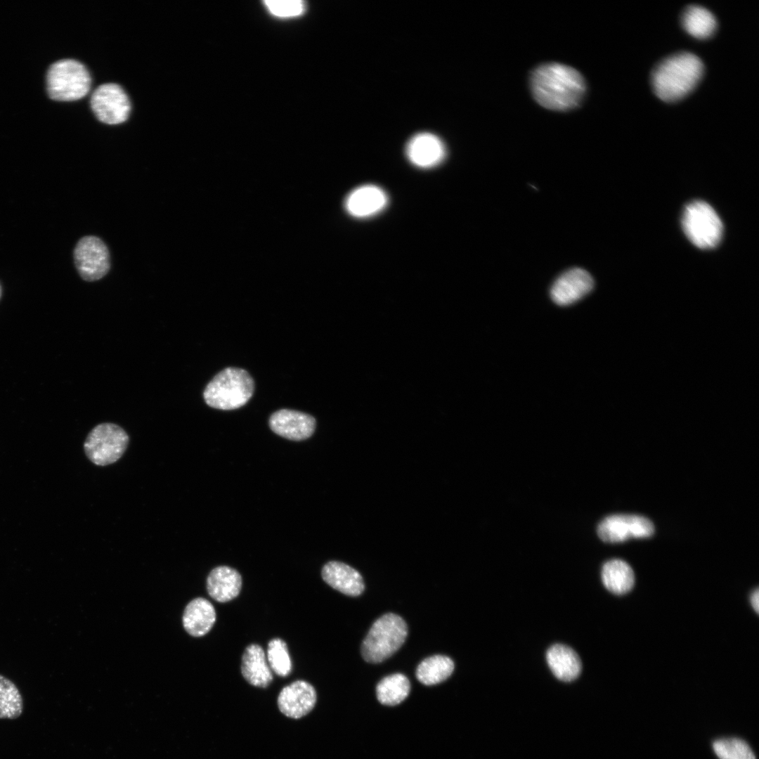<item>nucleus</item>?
Instances as JSON below:
<instances>
[{
  "label": "nucleus",
  "mask_w": 759,
  "mask_h": 759,
  "mask_svg": "<svg viewBox=\"0 0 759 759\" xmlns=\"http://www.w3.org/2000/svg\"><path fill=\"white\" fill-rule=\"evenodd\" d=\"M533 98L541 106L554 111H567L580 105L586 92V83L576 69L558 63H544L530 76Z\"/></svg>",
  "instance_id": "f257e3e1"
},
{
  "label": "nucleus",
  "mask_w": 759,
  "mask_h": 759,
  "mask_svg": "<svg viewBox=\"0 0 759 759\" xmlns=\"http://www.w3.org/2000/svg\"><path fill=\"white\" fill-rule=\"evenodd\" d=\"M703 73V65L699 57L689 52H680L657 64L651 73V86L660 99L674 102L691 93Z\"/></svg>",
  "instance_id": "f03ea898"
},
{
  "label": "nucleus",
  "mask_w": 759,
  "mask_h": 759,
  "mask_svg": "<svg viewBox=\"0 0 759 759\" xmlns=\"http://www.w3.org/2000/svg\"><path fill=\"white\" fill-rule=\"evenodd\" d=\"M254 389V380L245 370L230 367L219 372L208 383L203 397L209 406L230 410L246 404Z\"/></svg>",
  "instance_id": "7ed1b4c3"
},
{
  "label": "nucleus",
  "mask_w": 759,
  "mask_h": 759,
  "mask_svg": "<svg viewBox=\"0 0 759 759\" xmlns=\"http://www.w3.org/2000/svg\"><path fill=\"white\" fill-rule=\"evenodd\" d=\"M93 86L91 73L77 60L61 59L53 63L47 71L46 89L53 100H79L86 96Z\"/></svg>",
  "instance_id": "20e7f679"
},
{
  "label": "nucleus",
  "mask_w": 759,
  "mask_h": 759,
  "mask_svg": "<svg viewBox=\"0 0 759 759\" xmlns=\"http://www.w3.org/2000/svg\"><path fill=\"white\" fill-rule=\"evenodd\" d=\"M408 626L398 615L387 613L372 625L361 644L363 659L372 663L382 662L392 656L404 643Z\"/></svg>",
  "instance_id": "39448f33"
},
{
  "label": "nucleus",
  "mask_w": 759,
  "mask_h": 759,
  "mask_svg": "<svg viewBox=\"0 0 759 759\" xmlns=\"http://www.w3.org/2000/svg\"><path fill=\"white\" fill-rule=\"evenodd\" d=\"M683 231L688 239L701 249L713 248L722 236L720 218L708 203L696 200L688 204L682 217Z\"/></svg>",
  "instance_id": "423d86ee"
},
{
  "label": "nucleus",
  "mask_w": 759,
  "mask_h": 759,
  "mask_svg": "<svg viewBox=\"0 0 759 759\" xmlns=\"http://www.w3.org/2000/svg\"><path fill=\"white\" fill-rule=\"evenodd\" d=\"M89 107L98 122L110 126L127 122L132 110L129 94L116 82L102 83L96 86L89 98Z\"/></svg>",
  "instance_id": "0eeeda50"
},
{
  "label": "nucleus",
  "mask_w": 759,
  "mask_h": 759,
  "mask_svg": "<svg viewBox=\"0 0 759 759\" xmlns=\"http://www.w3.org/2000/svg\"><path fill=\"white\" fill-rule=\"evenodd\" d=\"M127 433L117 424L105 422L96 425L87 435L84 449L96 465L105 466L117 461L129 444Z\"/></svg>",
  "instance_id": "6e6552de"
},
{
  "label": "nucleus",
  "mask_w": 759,
  "mask_h": 759,
  "mask_svg": "<svg viewBox=\"0 0 759 759\" xmlns=\"http://www.w3.org/2000/svg\"><path fill=\"white\" fill-rule=\"evenodd\" d=\"M73 258L80 277L89 282L103 278L110 269V255L105 243L98 237L86 235L77 242Z\"/></svg>",
  "instance_id": "1a4fd4ad"
},
{
  "label": "nucleus",
  "mask_w": 759,
  "mask_h": 759,
  "mask_svg": "<svg viewBox=\"0 0 759 759\" xmlns=\"http://www.w3.org/2000/svg\"><path fill=\"white\" fill-rule=\"evenodd\" d=\"M654 527L648 519L634 514H614L604 518L597 526L599 537L606 543H620L630 538H647Z\"/></svg>",
  "instance_id": "9d476101"
},
{
  "label": "nucleus",
  "mask_w": 759,
  "mask_h": 759,
  "mask_svg": "<svg viewBox=\"0 0 759 759\" xmlns=\"http://www.w3.org/2000/svg\"><path fill=\"white\" fill-rule=\"evenodd\" d=\"M317 694L309 682L299 680L284 687L280 692L277 704L279 711L286 717L299 719L309 714L315 707Z\"/></svg>",
  "instance_id": "9b49d317"
},
{
  "label": "nucleus",
  "mask_w": 759,
  "mask_h": 759,
  "mask_svg": "<svg viewBox=\"0 0 759 759\" xmlns=\"http://www.w3.org/2000/svg\"><path fill=\"white\" fill-rule=\"evenodd\" d=\"M593 287L591 275L583 268H573L557 278L552 285L550 295L555 304L568 306L582 299Z\"/></svg>",
  "instance_id": "f8f14e48"
},
{
  "label": "nucleus",
  "mask_w": 759,
  "mask_h": 759,
  "mask_svg": "<svg viewBox=\"0 0 759 759\" xmlns=\"http://www.w3.org/2000/svg\"><path fill=\"white\" fill-rule=\"evenodd\" d=\"M269 426L274 433L280 436L292 441H301L313 434L316 420L302 412L281 409L271 415Z\"/></svg>",
  "instance_id": "ddd939ff"
},
{
  "label": "nucleus",
  "mask_w": 759,
  "mask_h": 759,
  "mask_svg": "<svg viewBox=\"0 0 759 759\" xmlns=\"http://www.w3.org/2000/svg\"><path fill=\"white\" fill-rule=\"evenodd\" d=\"M445 153L442 141L429 133L414 136L406 147V154L410 161L421 168H429L438 164L443 159Z\"/></svg>",
  "instance_id": "4468645a"
},
{
  "label": "nucleus",
  "mask_w": 759,
  "mask_h": 759,
  "mask_svg": "<svg viewBox=\"0 0 759 759\" xmlns=\"http://www.w3.org/2000/svg\"><path fill=\"white\" fill-rule=\"evenodd\" d=\"M321 576L330 586L349 596H358L365 588L360 573L341 562L330 561L326 563L322 569Z\"/></svg>",
  "instance_id": "2eb2a0df"
},
{
  "label": "nucleus",
  "mask_w": 759,
  "mask_h": 759,
  "mask_svg": "<svg viewBox=\"0 0 759 759\" xmlns=\"http://www.w3.org/2000/svg\"><path fill=\"white\" fill-rule=\"evenodd\" d=\"M387 203V196L382 188L374 185H365L349 194L345 207L351 216L365 218L379 212Z\"/></svg>",
  "instance_id": "dca6fc26"
},
{
  "label": "nucleus",
  "mask_w": 759,
  "mask_h": 759,
  "mask_svg": "<svg viewBox=\"0 0 759 759\" xmlns=\"http://www.w3.org/2000/svg\"><path fill=\"white\" fill-rule=\"evenodd\" d=\"M241 588L242 577L240 573L227 566L213 569L207 579L208 594L219 602L233 599L239 595Z\"/></svg>",
  "instance_id": "f3484780"
},
{
  "label": "nucleus",
  "mask_w": 759,
  "mask_h": 759,
  "mask_svg": "<svg viewBox=\"0 0 759 759\" xmlns=\"http://www.w3.org/2000/svg\"><path fill=\"white\" fill-rule=\"evenodd\" d=\"M241 673L245 680L252 686L265 688L273 680V673L261 646L248 645L242 654Z\"/></svg>",
  "instance_id": "a211bd4d"
},
{
  "label": "nucleus",
  "mask_w": 759,
  "mask_h": 759,
  "mask_svg": "<svg viewBox=\"0 0 759 759\" xmlns=\"http://www.w3.org/2000/svg\"><path fill=\"white\" fill-rule=\"evenodd\" d=\"M216 621V611L213 604L203 597L191 600L186 606L182 622L186 631L193 637L206 635L213 627Z\"/></svg>",
  "instance_id": "6ab92c4d"
},
{
  "label": "nucleus",
  "mask_w": 759,
  "mask_h": 759,
  "mask_svg": "<svg viewBox=\"0 0 759 759\" xmlns=\"http://www.w3.org/2000/svg\"><path fill=\"white\" fill-rule=\"evenodd\" d=\"M546 660L552 673L562 681H572L580 673L581 662L578 655L566 645H552L547 651Z\"/></svg>",
  "instance_id": "aec40b11"
},
{
  "label": "nucleus",
  "mask_w": 759,
  "mask_h": 759,
  "mask_svg": "<svg viewBox=\"0 0 759 759\" xmlns=\"http://www.w3.org/2000/svg\"><path fill=\"white\" fill-rule=\"evenodd\" d=\"M602 580L608 590L616 595H623L632 588L635 576L628 563L621 559H614L603 565Z\"/></svg>",
  "instance_id": "412c9836"
},
{
  "label": "nucleus",
  "mask_w": 759,
  "mask_h": 759,
  "mask_svg": "<svg viewBox=\"0 0 759 759\" xmlns=\"http://www.w3.org/2000/svg\"><path fill=\"white\" fill-rule=\"evenodd\" d=\"M681 22L687 33L699 39L711 37L717 27L714 15L705 8L696 5L685 8L682 14Z\"/></svg>",
  "instance_id": "4be33fe9"
},
{
  "label": "nucleus",
  "mask_w": 759,
  "mask_h": 759,
  "mask_svg": "<svg viewBox=\"0 0 759 759\" xmlns=\"http://www.w3.org/2000/svg\"><path fill=\"white\" fill-rule=\"evenodd\" d=\"M454 670L453 660L444 655L424 659L417 667L416 677L424 685H434L448 679Z\"/></svg>",
  "instance_id": "5701e85b"
},
{
  "label": "nucleus",
  "mask_w": 759,
  "mask_h": 759,
  "mask_svg": "<svg viewBox=\"0 0 759 759\" xmlns=\"http://www.w3.org/2000/svg\"><path fill=\"white\" fill-rule=\"evenodd\" d=\"M410 690L409 680L401 673L384 677L376 687L378 701L386 706H395L401 703L408 696Z\"/></svg>",
  "instance_id": "b1692460"
},
{
  "label": "nucleus",
  "mask_w": 759,
  "mask_h": 759,
  "mask_svg": "<svg viewBox=\"0 0 759 759\" xmlns=\"http://www.w3.org/2000/svg\"><path fill=\"white\" fill-rule=\"evenodd\" d=\"M23 711L22 696L15 683L0 674V719L14 720Z\"/></svg>",
  "instance_id": "393cba45"
},
{
  "label": "nucleus",
  "mask_w": 759,
  "mask_h": 759,
  "mask_svg": "<svg viewBox=\"0 0 759 759\" xmlns=\"http://www.w3.org/2000/svg\"><path fill=\"white\" fill-rule=\"evenodd\" d=\"M267 661L271 670L280 677L287 676L292 671V662L286 643L280 638L269 641Z\"/></svg>",
  "instance_id": "a878e982"
},
{
  "label": "nucleus",
  "mask_w": 759,
  "mask_h": 759,
  "mask_svg": "<svg viewBox=\"0 0 759 759\" xmlns=\"http://www.w3.org/2000/svg\"><path fill=\"white\" fill-rule=\"evenodd\" d=\"M713 748L720 759H756L747 743L738 738L716 740Z\"/></svg>",
  "instance_id": "bb28decb"
},
{
  "label": "nucleus",
  "mask_w": 759,
  "mask_h": 759,
  "mask_svg": "<svg viewBox=\"0 0 759 759\" xmlns=\"http://www.w3.org/2000/svg\"><path fill=\"white\" fill-rule=\"evenodd\" d=\"M268 10L274 15L279 17H292L301 13L304 11V2L298 0L265 1Z\"/></svg>",
  "instance_id": "cd10ccee"
},
{
  "label": "nucleus",
  "mask_w": 759,
  "mask_h": 759,
  "mask_svg": "<svg viewBox=\"0 0 759 759\" xmlns=\"http://www.w3.org/2000/svg\"><path fill=\"white\" fill-rule=\"evenodd\" d=\"M751 603L754 610L758 613L759 611V590L756 589L751 597Z\"/></svg>",
  "instance_id": "c85d7f7f"
},
{
  "label": "nucleus",
  "mask_w": 759,
  "mask_h": 759,
  "mask_svg": "<svg viewBox=\"0 0 759 759\" xmlns=\"http://www.w3.org/2000/svg\"><path fill=\"white\" fill-rule=\"evenodd\" d=\"M2 293H3V288H2V285H1V282H0V299H1V296H2Z\"/></svg>",
  "instance_id": "c756f323"
}]
</instances>
